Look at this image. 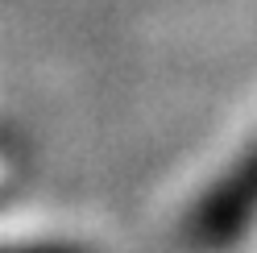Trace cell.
Returning a JSON list of instances; mask_svg holds the SVG:
<instances>
[{
    "mask_svg": "<svg viewBox=\"0 0 257 253\" xmlns=\"http://www.w3.org/2000/svg\"><path fill=\"white\" fill-rule=\"evenodd\" d=\"M257 220V141L220 175L187 216L183 241L195 253H220Z\"/></svg>",
    "mask_w": 257,
    "mask_h": 253,
    "instance_id": "obj_1",
    "label": "cell"
},
{
    "mask_svg": "<svg viewBox=\"0 0 257 253\" xmlns=\"http://www.w3.org/2000/svg\"><path fill=\"white\" fill-rule=\"evenodd\" d=\"M9 253H83V249H75V245H17Z\"/></svg>",
    "mask_w": 257,
    "mask_h": 253,
    "instance_id": "obj_2",
    "label": "cell"
}]
</instances>
